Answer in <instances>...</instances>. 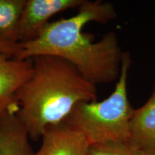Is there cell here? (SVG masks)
Instances as JSON below:
<instances>
[{"mask_svg":"<svg viewBox=\"0 0 155 155\" xmlns=\"http://www.w3.org/2000/svg\"><path fill=\"white\" fill-rule=\"evenodd\" d=\"M116 15L111 2L83 0L74 16L49 22L36 40L20 43L16 58L56 56L70 62L96 86L113 82L119 74L123 55L117 36L110 32L95 42L91 37L83 33V29L88 22L106 23Z\"/></svg>","mask_w":155,"mask_h":155,"instance_id":"1","label":"cell"},{"mask_svg":"<svg viewBox=\"0 0 155 155\" xmlns=\"http://www.w3.org/2000/svg\"><path fill=\"white\" fill-rule=\"evenodd\" d=\"M31 59L33 73L17 93V114L36 141L48 127L65 121L79 103L96 101L97 88L63 58L40 55Z\"/></svg>","mask_w":155,"mask_h":155,"instance_id":"2","label":"cell"},{"mask_svg":"<svg viewBox=\"0 0 155 155\" xmlns=\"http://www.w3.org/2000/svg\"><path fill=\"white\" fill-rule=\"evenodd\" d=\"M130 55H122L120 75L113 93L101 101L79 103L63 122L82 133L91 144L128 141L134 108L127 91Z\"/></svg>","mask_w":155,"mask_h":155,"instance_id":"3","label":"cell"},{"mask_svg":"<svg viewBox=\"0 0 155 155\" xmlns=\"http://www.w3.org/2000/svg\"><path fill=\"white\" fill-rule=\"evenodd\" d=\"M83 0H26L18 29V42L36 40L57 13L78 7Z\"/></svg>","mask_w":155,"mask_h":155,"instance_id":"4","label":"cell"},{"mask_svg":"<svg viewBox=\"0 0 155 155\" xmlns=\"http://www.w3.org/2000/svg\"><path fill=\"white\" fill-rule=\"evenodd\" d=\"M32 59L22 60L0 54V115L18 110L16 95L33 73Z\"/></svg>","mask_w":155,"mask_h":155,"instance_id":"5","label":"cell"},{"mask_svg":"<svg viewBox=\"0 0 155 155\" xmlns=\"http://www.w3.org/2000/svg\"><path fill=\"white\" fill-rule=\"evenodd\" d=\"M35 155H88L90 144L80 131L65 122L48 127Z\"/></svg>","mask_w":155,"mask_h":155,"instance_id":"6","label":"cell"},{"mask_svg":"<svg viewBox=\"0 0 155 155\" xmlns=\"http://www.w3.org/2000/svg\"><path fill=\"white\" fill-rule=\"evenodd\" d=\"M129 141L142 155H155V88L147 101L134 111Z\"/></svg>","mask_w":155,"mask_h":155,"instance_id":"7","label":"cell"},{"mask_svg":"<svg viewBox=\"0 0 155 155\" xmlns=\"http://www.w3.org/2000/svg\"><path fill=\"white\" fill-rule=\"evenodd\" d=\"M17 111L11 110L0 115V155H35Z\"/></svg>","mask_w":155,"mask_h":155,"instance_id":"8","label":"cell"},{"mask_svg":"<svg viewBox=\"0 0 155 155\" xmlns=\"http://www.w3.org/2000/svg\"><path fill=\"white\" fill-rule=\"evenodd\" d=\"M26 0H0V40L18 42V29Z\"/></svg>","mask_w":155,"mask_h":155,"instance_id":"9","label":"cell"},{"mask_svg":"<svg viewBox=\"0 0 155 155\" xmlns=\"http://www.w3.org/2000/svg\"><path fill=\"white\" fill-rule=\"evenodd\" d=\"M88 155H142L129 141L91 144Z\"/></svg>","mask_w":155,"mask_h":155,"instance_id":"10","label":"cell"},{"mask_svg":"<svg viewBox=\"0 0 155 155\" xmlns=\"http://www.w3.org/2000/svg\"><path fill=\"white\" fill-rule=\"evenodd\" d=\"M21 45L19 42H10L0 40V54L16 58L20 51Z\"/></svg>","mask_w":155,"mask_h":155,"instance_id":"11","label":"cell"}]
</instances>
